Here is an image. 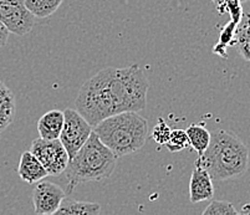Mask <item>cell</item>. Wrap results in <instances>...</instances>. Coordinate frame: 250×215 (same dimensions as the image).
<instances>
[{"label": "cell", "mask_w": 250, "mask_h": 215, "mask_svg": "<svg viewBox=\"0 0 250 215\" xmlns=\"http://www.w3.org/2000/svg\"><path fill=\"white\" fill-rule=\"evenodd\" d=\"M101 213V205L99 203H88V201L74 200L65 198L61 201L60 207L55 214L60 215H99Z\"/></svg>", "instance_id": "7c38bea8"}, {"label": "cell", "mask_w": 250, "mask_h": 215, "mask_svg": "<svg viewBox=\"0 0 250 215\" xmlns=\"http://www.w3.org/2000/svg\"><path fill=\"white\" fill-rule=\"evenodd\" d=\"M118 157L101 142L95 132L71 157L63 171L66 178V193H71L81 183L100 182L111 176L117 166Z\"/></svg>", "instance_id": "3957f363"}, {"label": "cell", "mask_w": 250, "mask_h": 215, "mask_svg": "<svg viewBox=\"0 0 250 215\" xmlns=\"http://www.w3.org/2000/svg\"><path fill=\"white\" fill-rule=\"evenodd\" d=\"M220 14L228 13L230 15L231 20L239 25L240 20L243 18V8H242V0H224V3L217 8Z\"/></svg>", "instance_id": "d6986e66"}, {"label": "cell", "mask_w": 250, "mask_h": 215, "mask_svg": "<svg viewBox=\"0 0 250 215\" xmlns=\"http://www.w3.org/2000/svg\"><path fill=\"white\" fill-rule=\"evenodd\" d=\"M170 132H172V130L167 124V122L163 118H158V122H157L153 131H152V138H153V141L156 143L165 146L167 143L168 138H169Z\"/></svg>", "instance_id": "44dd1931"}, {"label": "cell", "mask_w": 250, "mask_h": 215, "mask_svg": "<svg viewBox=\"0 0 250 215\" xmlns=\"http://www.w3.org/2000/svg\"><path fill=\"white\" fill-rule=\"evenodd\" d=\"M63 116L65 119L59 139L66 148L70 159L87 141L91 133L94 132V127L83 118V115L77 110L66 108L63 111Z\"/></svg>", "instance_id": "5b68a950"}, {"label": "cell", "mask_w": 250, "mask_h": 215, "mask_svg": "<svg viewBox=\"0 0 250 215\" xmlns=\"http://www.w3.org/2000/svg\"><path fill=\"white\" fill-rule=\"evenodd\" d=\"M195 164L203 167L215 180L236 178L247 172L249 149L235 133L217 130L210 132L209 146Z\"/></svg>", "instance_id": "7a4b0ae2"}, {"label": "cell", "mask_w": 250, "mask_h": 215, "mask_svg": "<svg viewBox=\"0 0 250 215\" xmlns=\"http://www.w3.org/2000/svg\"><path fill=\"white\" fill-rule=\"evenodd\" d=\"M244 1H248V0H242V3H244Z\"/></svg>", "instance_id": "d4e9b609"}, {"label": "cell", "mask_w": 250, "mask_h": 215, "mask_svg": "<svg viewBox=\"0 0 250 215\" xmlns=\"http://www.w3.org/2000/svg\"><path fill=\"white\" fill-rule=\"evenodd\" d=\"M0 22L15 35L24 36L30 33L35 17L25 5V0H0Z\"/></svg>", "instance_id": "52a82bcc"}, {"label": "cell", "mask_w": 250, "mask_h": 215, "mask_svg": "<svg viewBox=\"0 0 250 215\" xmlns=\"http://www.w3.org/2000/svg\"><path fill=\"white\" fill-rule=\"evenodd\" d=\"M18 174L28 184H36L49 176L42 162L30 151L24 152L20 157Z\"/></svg>", "instance_id": "30bf717a"}, {"label": "cell", "mask_w": 250, "mask_h": 215, "mask_svg": "<svg viewBox=\"0 0 250 215\" xmlns=\"http://www.w3.org/2000/svg\"><path fill=\"white\" fill-rule=\"evenodd\" d=\"M15 97L10 88L0 81V132L8 128L14 118Z\"/></svg>", "instance_id": "4fadbf2b"}, {"label": "cell", "mask_w": 250, "mask_h": 215, "mask_svg": "<svg viewBox=\"0 0 250 215\" xmlns=\"http://www.w3.org/2000/svg\"><path fill=\"white\" fill-rule=\"evenodd\" d=\"M212 1L215 4V6H217V8H219V6L224 3V0H212Z\"/></svg>", "instance_id": "cb8c5ba5"}, {"label": "cell", "mask_w": 250, "mask_h": 215, "mask_svg": "<svg viewBox=\"0 0 250 215\" xmlns=\"http://www.w3.org/2000/svg\"><path fill=\"white\" fill-rule=\"evenodd\" d=\"M236 29H238V24L234 22L233 20L228 22V24L223 28V30L220 31L219 41L218 44L214 45V49H213V53L217 54V55L222 56V58H227V47L228 45H234V40H235V34Z\"/></svg>", "instance_id": "2e32d148"}, {"label": "cell", "mask_w": 250, "mask_h": 215, "mask_svg": "<svg viewBox=\"0 0 250 215\" xmlns=\"http://www.w3.org/2000/svg\"><path fill=\"white\" fill-rule=\"evenodd\" d=\"M9 39V30L0 22V47L5 46Z\"/></svg>", "instance_id": "7402d4cb"}, {"label": "cell", "mask_w": 250, "mask_h": 215, "mask_svg": "<svg viewBox=\"0 0 250 215\" xmlns=\"http://www.w3.org/2000/svg\"><path fill=\"white\" fill-rule=\"evenodd\" d=\"M189 146L190 143H189V138H188L187 132H186L184 130H179V128H177V130H172L167 143L165 144L166 148H167L169 152H172V153L183 151V149H186Z\"/></svg>", "instance_id": "ac0fdd59"}, {"label": "cell", "mask_w": 250, "mask_h": 215, "mask_svg": "<svg viewBox=\"0 0 250 215\" xmlns=\"http://www.w3.org/2000/svg\"><path fill=\"white\" fill-rule=\"evenodd\" d=\"M204 215H228V214H238L235 208L231 203L223 200H213L206 210L203 212Z\"/></svg>", "instance_id": "ffe728a7"}, {"label": "cell", "mask_w": 250, "mask_h": 215, "mask_svg": "<svg viewBox=\"0 0 250 215\" xmlns=\"http://www.w3.org/2000/svg\"><path fill=\"white\" fill-rule=\"evenodd\" d=\"M63 119V112L59 110H51L42 115L38 121L39 136L44 139H58L62 131Z\"/></svg>", "instance_id": "8fae6325"}, {"label": "cell", "mask_w": 250, "mask_h": 215, "mask_svg": "<svg viewBox=\"0 0 250 215\" xmlns=\"http://www.w3.org/2000/svg\"><path fill=\"white\" fill-rule=\"evenodd\" d=\"M242 213H243V214H250V204L245 205V207L243 208Z\"/></svg>", "instance_id": "603a6c76"}, {"label": "cell", "mask_w": 250, "mask_h": 215, "mask_svg": "<svg viewBox=\"0 0 250 215\" xmlns=\"http://www.w3.org/2000/svg\"><path fill=\"white\" fill-rule=\"evenodd\" d=\"M63 0H25V5L35 18L50 17L60 8Z\"/></svg>", "instance_id": "9a60e30c"}, {"label": "cell", "mask_w": 250, "mask_h": 215, "mask_svg": "<svg viewBox=\"0 0 250 215\" xmlns=\"http://www.w3.org/2000/svg\"><path fill=\"white\" fill-rule=\"evenodd\" d=\"M30 152L42 162L49 176H58L66 169L69 155L59 138L58 139L36 138L31 143Z\"/></svg>", "instance_id": "8992f818"}, {"label": "cell", "mask_w": 250, "mask_h": 215, "mask_svg": "<svg viewBox=\"0 0 250 215\" xmlns=\"http://www.w3.org/2000/svg\"><path fill=\"white\" fill-rule=\"evenodd\" d=\"M65 196L66 192L60 185L47 180H40L36 183L33 191L34 210L38 215L55 214Z\"/></svg>", "instance_id": "ba28073f"}, {"label": "cell", "mask_w": 250, "mask_h": 215, "mask_svg": "<svg viewBox=\"0 0 250 215\" xmlns=\"http://www.w3.org/2000/svg\"><path fill=\"white\" fill-rule=\"evenodd\" d=\"M194 166L189 182V199L190 203L197 204L213 198L214 185H213V178L203 167L199 164Z\"/></svg>", "instance_id": "9c48e42d"}, {"label": "cell", "mask_w": 250, "mask_h": 215, "mask_svg": "<svg viewBox=\"0 0 250 215\" xmlns=\"http://www.w3.org/2000/svg\"><path fill=\"white\" fill-rule=\"evenodd\" d=\"M233 46H236L238 53L244 60L250 61V22L236 29Z\"/></svg>", "instance_id": "e0dca14e"}, {"label": "cell", "mask_w": 250, "mask_h": 215, "mask_svg": "<svg viewBox=\"0 0 250 215\" xmlns=\"http://www.w3.org/2000/svg\"><path fill=\"white\" fill-rule=\"evenodd\" d=\"M94 132L118 158L140 151L148 137V122L127 111L102 119L94 127Z\"/></svg>", "instance_id": "277c9868"}, {"label": "cell", "mask_w": 250, "mask_h": 215, "mask_svg": "<svg viewBox=\"0 0 250 215\" xmlns=\"http://www.w3.org/2000/svg\"><path fill=\"white\" fill-rule=\"evenodd\" d=\"M148 87L146 75L137 65L122 69L107 67L83 82L75 106L95 127L102 119L117 113L145 110Z\"/></svg>", "instance_id": "6da1fadb"}, {"label": "cell", "mask_w": 250, "mask_h": 215, "mask_svg": "<svg viewBox=\"0 0 250 215\" xmlns=\"http://www.w3.org/2000/svg\"><path fill=\"white\" fill-rule=\"evenodd\" d=\"M188 138H189V143L194 151H197L198 157H201L209 146L210 142V132L204 127L203 124L192 123L189 127L186 130Z\"/></svg>", "instance_id": "5bb4252c"}]
</instances>
